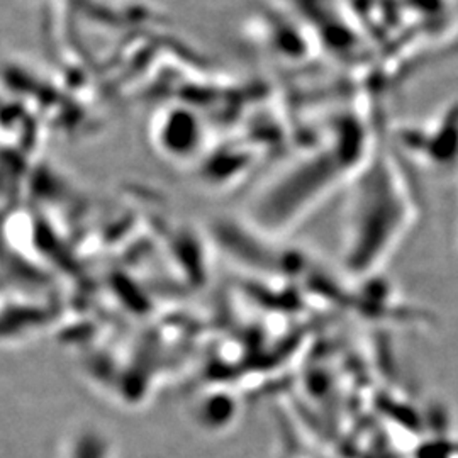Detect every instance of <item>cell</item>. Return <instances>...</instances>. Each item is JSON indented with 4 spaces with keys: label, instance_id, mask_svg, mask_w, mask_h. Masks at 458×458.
<instances>
[{
    "label": "cell",
    "instance_id": "1",
    "mask_svg": "<svg viewBox=\"0 0 458 458\" xmlns=\"http://www.w3.org/2000/svg\"><path fill=\"white\" fill-rule=\"evenodd\" d=\"M414 204L404 177L387 155L369 158L355 172L348 199L344 260L365 276L378 268L406 236Z\"/></svg>",
    "mask_w": 458,
    "mask_h": 458
},
{
    "label": "cell",
    "instance_id": "2",
    "mask_svg": "<svg viewBox=\"0 0 458 458\" xmlns=\"http://www.w3.org/2000/svg\"><path fill=\"white\" fill-rule=\"evenodd\" d=\"M344 168L352 166L340 153H314L301 160L255 202L251 221L265 234L294 228L331 192Z\"/></svg>",
    "mask_w": 458,
    "mask_h": 458
},
{
    "label": "cell",
    "instance_id": "3",
    "mask_svg": "<svg viewBox=\"0 0 458 458\" xmlns=\"http://www.w3.org/2000/svg\"><path fill=\"white\" fill-rule=\"evenodd\" d=\"M60 458H117V448L104 428L83 423L70 429L62 443Z\"/></svg>",
    "mask_w": 458,
    "mask_h": 458
},
{
    "label": "cell",
    "instance_id": "4",
    "mask_svg": "<svg viewBox=\"0 0 458 458\" xmlns=\"http://www.w3.org/2000/svg\"><path fill=\"white\" fill-rule=\"evenodd\" d=\"M238 416L236 399L225 394H214L204 397L196 411V420L206 431H223L229 428Z\"/></svg>",
    "mask_w": 458,
    "mask_h": 458
}]
</instances>
